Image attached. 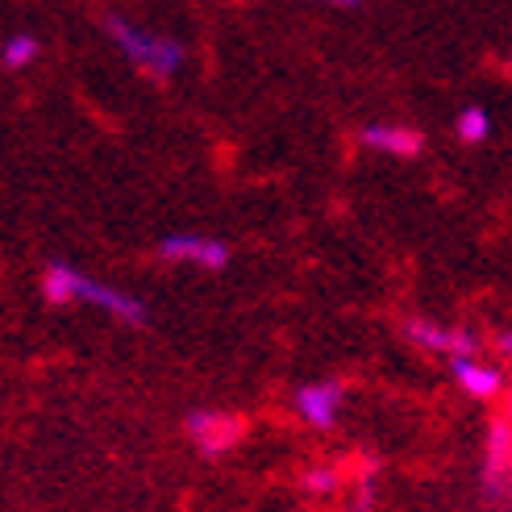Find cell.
<instances>
[{"label":"cell","mask_w":512,"mask_h":512,"mask_svg":"<svg viewBox=\"0 0 512 512\" xmlns=\"http://www.w3.org/2000/svg\"><path fill=\"white\" fill-rule=\"evenodd\" d=\"M454 138L463 146H483L492 138V113L483 105H463L454 113Z\"/></svg>","instance_id":"cell-10"},{"label":"cell","mask_w":512,"mask_h":512,"mask_svg":"<svg viewBox=\"0 0 512 512\" xmlns=\"http://www.w3.org/2000/svg\"><path fill=\"white\" fill-rule=\"evenodd\" d=\"M38 55H42V42L34 34H9L5 42H0V67H5V71L34 67Z\"/></svg>","instance_id":"cell-11"},{"label":"cell","mask_w":512,"mask_h":512,"mask_svg":"<svg viewBox=\"0 0 512 512\" xmlns=\"http://www.w3.org/2000/svg\"><path fill=\"white\" fill-rule=\"evenodd\" d=\"M358 142L388 159H417L425 150V134L413 130V125H400V121H371L358 130Z\"/></svg>","instance_id":"cell-9"},{"label":"cell","mask_w":512,"mask_h":512,"mask_svg":"<svg viewBox=\"0 0 512 512\" xmlns=\"http://www.w3.org/2000/svg\"><path fill=\"white\" fill-rule=\"evenodd\" d=\"M38 296L50 304V309H71V304H84V309H96V313H105V317H113L121 325H130V329L150 325V309L134 292H125L117 284H105V279H96V275L71 267L63 259L42 267Z\"/></svg>","instance_id":"cell-1"},{"label":"cell","mask_w":512,"mask_h":512,"mask_svg":"<svg viewBox=\"0 0 512 512\" xmlns=\"http://www.w3.org/2000/svg\"><path fill=\"white\" fill-rule=\"evenodd\" d=\"M504 417H508V421H512V388H508V392H504Z\"/></svg>","instance_id":"cell-16"},{"label":"cell","mask_w":512,"mask_h":512,"mask_svg":"<svg viewBox=\"0 0 512 512\" xmlns=\"http://www.w3.org/2000/svg\"><path fill=\"white\" fill-rule=\"evenodd\" d=\"M246 429H250V421L242 413H229V408H192V413L184 417V438L204 458L229 454L246 438Z\"/></svg>","instance_id":"cell-3"},{"label":"cell","mask_w":512,"mask_h":512,"mask_svg":"<svg viewBox=\"0 0 512 512\" xmlns=\"http://www.w3.org/2000/svg\"><path fill=\"white\" fill-rule=\"evenodd\" d=\"M404 338L425 354H442V358H463V354H479V338L467 325H446L433 317H408L404 321Z\"/></svg>","instance_id":"cell-6"},{"label":"cell","mask_w":512,"mask_h":512,"mask_svg":"<svg viewBox=\"0 0 512 512\" xmlns=\"http://www.w3.org/2000/svg\"><path fill=\"white\" fill-rule=\"evenodd\" d=\"M317 5H329V9H358L363 0H317Z\"/></svg>","instance_id":"cell-14"},{"label":"cell","mask_w":512,"mask_h":512,"mask_svg":"<svg viewBox=\"0 0 512 512\" xmlns=\"http://www.w3.org/2000/svg\"><path fill=\"white\" fill-rule=\"evenodd\" d=\"M105 34L117 46V55L130 63L134 71L150 75V80H171V75L188 63V50H184V42H179V38L159 34V30H146V25L121 17V13L105 17Z\"/></svg>","instance_id":"cell-2"},{"label":"cell","mask_w":512,"mask_h":512,"mask_svg":"<svg viewBox=\"0 0 512 512\" xmlns=\"http://www.w3.org/2000/svg\"><path fill=\"white\" fill-rule=\"evenodd\" d=\"M450 375L458 383V392L488 404V400H500L508 392V375L500 363H483L479 354H463V358H450Z\"/></svg>","instance_id":"cell-8"},{"label":"cell","mask_w":512,"mask_h":512,"mask_svg":"<svg viewBox=\"0 0 512 512\" xmlns=\"http://www.w3.org/2000/svg\"><path fill=\"white\" fill-rule=\"evenodd\" d=\"M155 254L167 267H196V271H225L229 267V242H221L213 234H196V229L167 234L155 246Z\"/></svg>","instance_id":"cell-4"},{"label":"cell","mask_w":512,"mask_h":512,"mask_svg":"<svg viewBox=\"0 0 512 512\" xmlns=\"http://www.w3.org/2000/svg\"><path fill=\"white\" fill-rule=\"evenodd\" d=\"M300 488H304V492H313V496H334V492L342 488V475H338V467H325V463L304 467Z\"/></svg>","instance_id":"cell-12"},{"label":"cell","mask_w":512,"mask_h":512,"mask_svg":"<svg viewBox=\"0 0 512 512\" xmlns=\"http://www.w3.org/2000/svg\"><path fill=\"white\" fill-rule=\"evenodd\" d=\"M496 350L504 358H512V329H500V334H496Z\"/></svg>","instance_id":"cell-13"},{"label":"cell","mask_w":512,"mask_h":512,"mask_svg":"<svg viewBox=\"0 0 512 512\" xmlns=\"http://www.w3.org/2000/svg\"><path fill=\"white\" fill-rule=\"evenodd\" d=\"M512 479V421L500 417L488 425V438H483V458H479V483L488 496H500Z\"/></svg>","instance_id":"cell-7"},{"label":"cell","mask_w":512,"mask_h":512,"mask_svg":"<svg viewBox=\"0 0 512 512\" xmlns=\"http://www.w3.org/2000/svg\"><path fill=\"white\" fill-rule=\"evenodd\" d=\"M500 71H504V80H512V50H508V55L500 59Z\"/></svg>","instance_id":"cell-15"},{"label":"cell","mask_w":512,"mask_h":512,"mask_svg":"<svg viewBox=\"0 0 512 512\" xmlns=\"http://www.w3.org/2000/svg\"><path fill=\"white\" fill-rule=\"evenodd\" d=\"M342 408H346V383L342 379H313V383H300L292 392L296 421L317 429V433L334 429L342 421Z\"/></svg>","instance_id":"cell-5"}]
</instances>
